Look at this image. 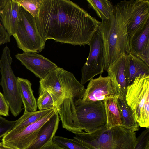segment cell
Returning <instances> with one entry per match:
<instances>
[{
  "mask_svg": "<svg viewBox=\"0 0 149 149\" xmlns=\"http://www.w3.org/2000/svg\"><path fill=\"white\" fill-rule=\"evenodd\" d=\"M35 18L45 41L52 39L74 46L89 45L100 22L68 0H41Z\"/></svg>",
  "mask_w": 149,
  "mask_h": 149,
  "instance_id": "1",
  "label": "cell"
},
{
  "mask_svg": "<svg viewBox=\"0 0 149 149\" xmlns=\"http://www.w3.org/2000/svg\"><path fill=\"white\" fill-rule=\"evenodd\" d=\"M134 1L118 2L114 6L111 17L99 25L97 30L103 42L104 71L123 54H130L127 27Z\"/></svg>",
  "mask_w": 149,
  "mask_h": 149,
  "instance_id": "2",
  "label": "cell"
},
{
  "mask_svg": "<svg viewBox=\"0 0 149 149\" xmlns=\"http://www.w3.org/2000/svg\"><path fill=\"white\" fill-rule=\"evenodd\" d=\"M74 134V139L88 149H134L137 140L135 132L121 125Z\"/></svg>",
  "mask_w": 149,
  "mask_h": 149,
  "instance_id": "3",
  "label": "cell"
},
{
  "mask_svg": "<svg viewBox=\"0 0 149 149\" xmlns=\"http://www.w3.org/2000/svg\"><path fill=\"white\" fill-rule=\"evenodd\" d=\"M40 86L51 95L56 109L64 100H82L86 90L72 73L58 67L39 81Z\"/></svg>",
  "mask_w": 149,
  "mask_h": 149,
  "instance_id": "4",
  "label": "cell"
},
{
  "mask_svg": "<svg viewBox=\"0 0 149 149\" xmlns=\"http://www.w3.org/2000/svg\"><path fill=\"white\" fill-rule=\"evenodd\" d=\"M72 122L83 131L91 133L106 126L107 118L103 101L76 100L70 111Z\"/></svg>",
  "mask_w": 149,
  "mask_h": 149,
  "instance_id": "5",
  "label": "cell"
},
{
  "mask_svg": "<svg viewBox=\"0 0 149 149\" xmlns=\"http://www.w3.org/2000/svg\"><path fill=\"white\" fill-rule=\"evenodd\" d=\"M125 98L140 127L149 128V75L140 74L127 87Z\"/></svg>",
  "mask_w": 149,
  "mask_h": 149,
  "instance_id": "6",
  "label": "cell"
},
{
  "mask_svg": "<svg viewBox=\"0 0 149 149\" xmlns=\"http://www.w3.org/2000/svg\"><path fill=\"white\" fill-rule=\"evenodd\" d=\"M18 47L25 52L38 53L44 49L45 42L37 29L35 17L21 6L15 34Z\"/></svg>",
  "mask_w": 149,
  "mask_h": 149,
  "instance_id": "7",
  "label": "cell"
},
{
  "mask_svg": "<svg viewBox=\"0 0 149 149\" xmlns=\"http://www.w3.org/2000/svg\"><path fill=\"white\" fill-rule=\"evenodd\" d=\"M12 58L9 48H3L0 59V85L3 94L9 106V110L14 117L19 115L22 109V103L20 95L17 77L14 74L11 65Z\"/></svg>",
  "mask_w": 149,
  "mask_h": 149,
  "instance_id": "8",
  "label": "cell"
},
{
  "mask_svg": "<svg viewBox=\"0 0 149 149\" xmlns=\"http://www.w3.org/2000/svg\"><path fill=\"white\" fill-rule=\"evenodd\" d=\"M56 108L33 123L21 130H12L4 136L2 142L5 145L15 149H26L37 137L41 127L53 115Z\"/></svg>",
  "mask_w": 149,
  "mask_h": 149,
  "instance_id": "9",
  "label": "cell"
},
{
  "mask_svg": "<svg viewBox=\"0 0 149 149\" xmlns=\"http://www.w3.org/2000/svg\"><path fill=\"white\" fill-rule=\"evenodd\" d=\"M90 50L87 61L81 68V83L84 85L95 76L104 72L103 42L98 30L89 44Z\"/></svg>",
  "mask_w": 149,
  "mask_h": 149,
  "instance_id": "10",
  "label": "cell"
},
{
  "mask_svg": "<svg viewBox=\"0 0 149 149\" xmlns=\"http://www.w3.org/2000/svg\"><path fill=\"white\" fill-rule=\"evenodd\" d=\"M119 95L115 84L112 79L100 74L97 78L89 81L84 94L82 101L95 102L102 101L109 98Z\"/></svg>",
  "mask_w": 149,
  "mask_h": 149,
  "instance_id": "11",
  "label": "cell"
},
{
  "mask_svg": "<svg viewBox=\"0 0 149 149\" xmlns=\"http://www.w3.org/2000/svg\"><path fill=\"white\" fill-rule=\"evenodd\" d=\"M15 57L27 69L40 79L44 78L50 72L58 67L42 55L36 52L18 53Z\"/></svg>",
  "mask_w": 149,
  "mask_h": 149,
  "instance_id": "12",
  "label": "cell"
},
{
  "mask_svg": "<svg viewBox=\"0 0 149 149\" xmlns=\"http://www.w3.org/2000/svg\"><path fill=\"white\" fill-rule=\"evenodd\" d=\"M129 54H124L106 71L114 81L119 95H125L129 84Z\"/></svg>",
  "mask_w": 149,
  "mask_h": 149,
  "instance_id": "13",
  "label": "cell"
},
{
  "mask_svg": "<svg viewBox=\"0 0 149 149\" xmlns=\"http://www.w3.org/2000/svg\"><path fill=\"white\" fill-rule=\"evenodd\" d=\"M130 54L149 66V20L140 29L129 37Z\"/></svg>",
  "mask_w": 149,
  "mask_h": 149,
  "instance_id": "14",
  "label": "cell"
},
{
  "mask_svg": "<svg viewBox=\"0 0 149 149\" xmlns=\"http://www.w3.org/2000/svg\"><path fill=\"white\" fill-rule=\"evenodd\" d=\"M149 20V0H134L127 31L130 37L141 29Z\"/></svg>",
  "mask_w": 149,
  "mask_h": 149,
  "instance_id": "15",
  "label": "cell"
},
{
  "mask_svg": "<svg viewBox=\"0 0 149 149\" xmlns=\"http://www.w3.org/2000/svg\"><path fill=\"white\" fill-rule=\"evenodd\" d=\"M60 120L57 110L41 127L35 140L26 149H40L52 141L58 130Z\"/></svg>",
  "mask_w": 149,
  "mask_h": 149,
  "instance_id": "16",
  "label": "cell"
},
{
  "mask_svg": "<svg viewBox=\"0 0 149 149\" xmlns=\"http://www.w3.org/2000/svg\"><path fill=\"white\" fill-rule=\"evenodd\" d=\"M20 6L16 0H7L0 9V19L5 29L11 36L15 33Z\"/></svg>",
  "mask_w": 149,
  "mask_h": 149,
  "instance_id": "17",
  "label": "cell"
},
{
  "mask_svg": "<svg viewBox=\"0 0 149 149\" xmlns=\"http://www.w3.org/2000/svg\"><path fill=\"white\" fill-rule=\"evenodd\" d=\"M116 100L120 114L121 126L133 132L138 131L139 126L136 121L134 111L127 104L125 95H119L116 97Z\"/></svg>",
  "mask_w": 149,
  "mask_h": 149,
  "instance_id": "18",
  "label": "cell"
},
{
  "mask_svg": "<svg viewBox=\"0 0 149 149\" xmlns=\"http://www.w3.org/2000/svg\"><path fill=\"white\" fill-rule=\"evenodd\" d=\"M17 79L19 91L24 106V112L37 111V101L31 88V83L26 79L17 77Z\"/></svg>",
  "mask_w": 149,
  "mask_h": 149,
  "instance_id": "19",
  "label": "cell"
},
{
  "mask_svg": "<svg viewBox=\"0 0 149 149\" xmlns=\"http://www.w3.org/2000/svg\"><path fill=\"white\" fill-rule=\"evenodd\" d=\"M103 102L107 118L106 128L109 129L117 125H122L116 97L108 98L103 100Z\"/></svg>",
  "mask_w": 149,
  "mask_h": 149,
  "instance_id": "20",
  "label": "cell"
},
{
  "mask_svg": "<svg viewBox=\"0 0 149 149\" xmlns=\"http://www.w3.org/2000/svg\"><path fill=\"white\" fill-rule=\"evenodd\" d=\"M88 8L94 10L102 20L109 19L113 14L114 6L110 1L87 0Z\"/></svg>",
  "mask_w": 149,
  "mask_h": 149,
  "instance_id": "21",
  "label": "cell"
},
{
  "mask_svg": "<svg viewBox=\"0 0 149 149\" xmlns=\"http://www.w3.org/2000/svg\"><path fill=\"white\" fill-rule=\"evenodd\" d=\"M128 67L129 84L140 74L149 75V66L140 58L129 54Z\"/></svg>",
  "mask_w": 149,
  "mask_h": 149,
  "instance_id": "22",
  "label": "cell"
},
{
  "mask_svg": "<svg viewBox=\"0 0 149 149\" xmlns=\"http://www.w3.org/2000/svg\"><path fill=\"white\" fill-rule=\"evenodd\" d=\"M55 108L32 112H24L23 115L16 120L12 130H17L23 129L39 120Z\"/></svg>",
  "mask_w": 149,
  "mask_h": 149,
  "instance_id": "23",
  "label": "cell"
},
{
  "mask_svg": "<svg viewBox=\"0 0 149 149\" xmlns=\"http://www.w3.org/2000/svg\"><path fill=\"white\" fill-rule=\"evenodd\" d=\"M52 141L64 149H88L74 139L55 135Z\"/></svg>",
  "mask_w": 149,
  "mask_h": 149,
  "instance_id": "24",
  "label": "cell"
},
{
  "mask_svg": "<svg viewBox=\"0 0 149 149\" xmlns=\"http://www.w3.org/2000/svg\"><path fill=\"white\" fill-rule=\"evenodd\" d=\"M37 105L39 110L56 108L49 93L40 86L39 88V96L37 101Z\"/></svg>",
  "mask_w": 149,
  "mask_h": 149,
  "instance_id": "25",
  "label": "cell"
},
{
  "mask_svg": "<svg viewBox=\"0 0 149 149\" xmlns=\"http://www.w3.org/2000/svg\"><path fill=\"white\" fill-rule=\"evenodd\" d=\"M20 6L29 13L34 17L38 15L41 0H16Z\"/></svg>",
  "mask_w": 149,
  "mask_h": 149,
  "instance_id": "26",
  "label": "cell"
},
{
  "mask_svg": "<svg viewBox=\"0 0 149 149\" xmlns=\"http://www.w3.org/2000/svg\"><path fill=\"white\" fill-rule=\"evenodd\" d=\"M134 149H149V128L143 130L137 138Z\"/></svg>",
  "mask_w": 149,
  "mask_h": 149,
  "instance_id": "27",
  "label": "cell"
},
{
  "mask_svg": "<svg viewBox=\"0 0 149 149\" xmlns=\"http://www.w3.org/2000/svg\"><path fill=\"white\" fill-rule=\"evenodd\" d=\"M16 122V120H9L0 116V138L13 129Z\"/></svg>",
  "mask_w": 149,
  "mask_h": 149,
  "instance_id": "28",
  "label": "cell"
},
{
  "mask_svg": "<svg viewBox=\"0 0 149 149\" xmlns=\"http://www.w3.org/2000/svg\"><path fill=\"white\" fill-rule=\"evenodd\" d=\"M9 107L8 104L3 94L0 91V116H9Z\"/></svg>",
  "mask_w": 149,
  "mask_h": 149,
  "instance_id": "29",
  "label": "cell"
},
{
  "mask_svg": "<svg viewBox=\"0 0 149 149\" xmlns=\"http://www.w3.org/2000/svg\"><path fill=\"white\" fill-rule=\"evenodd\" d=\"M10 37L4 29L0 19V46L9 42Z\"/></svg>",
  "mask_w": 149,
  "mask_h": 149,
  "instance_id": "30",
  "label": "cell"
},
{
  "mask_svg": "<svg viewBox=\"0 0 149 149\" xmlns=\"http://www.w3.org/2000/svg\"><path fill=\"white\" fill-rule=\"evenodd\" d=\"M40 149H64L52 141L46 144Z\"/></svg>",
  "mask_w": 149,
  "mask_h": 149,
  "instance_id": "31",
  "label": "cell"
},
{
  "mask_svg": "<svg viewBox=\"0 0 149 149\" xmlns=\"http://www.w3.org/2000/svg\"><path fill=\"white\" fill-rule=\"evenodd\" d=\"M0 149H15L4 145L2 142H0Z\"/></svg>",
  "mask_w": 149,
  "mask_h": 149,
  "instance_id": "32",
  "label": "cell"
},
{
  "mask_svg": "<svg viewBox=\"0 0 149 149\" xmlns=\"http://www.w3.org/2000/svg\"><path fill=\"white\" fill-rule=\"evenodd\" d=\"M7 0H0V9L2 8L5 5Z\"/></svg>",
  "mask_w": 149,
  "mask_h": 149,
  "instance_id": "33",
  "label": "cell"
}]
</instances>
